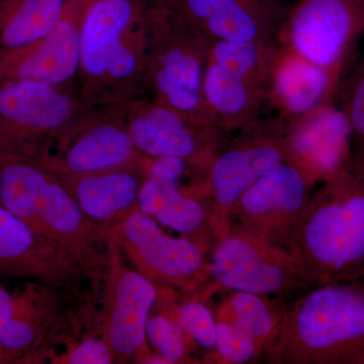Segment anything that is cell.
I'll list each match as a JSON object with an SVG mask.
<instances>
[{"label": "cell", "instance_id": "cell-14", "mask_svg": "<svg viewBox=\"0 0 364 364\" xmlns=\"http://www.w3.org/2000/svg\"><path fill=\"white\" fill-rule=\"evenodd\" d=\"M39 161L53 171L72 176L97 173L143 161L127 124L112 119L70 124L47 146Z\"/></svg>", "mask_w": 364, "mask_h": 364}, {"label": "cell", "instance_id": "cell-12", "mask_svg": "<svg viewBox=\"0 0 364 364\" xmlns=\"http://www.w3.org/2000/svg\"><path fill=\"white\" fill-rule=\"evenodd\" d=\"M127 128L143 156L181 158L208 173L230 138L222 129L198 123L155 100L133 109Z\"/></svg>", "mask_w": 364, "mask_h": 364}, {"label": "cell", "instance_id": "cell-9", "mask_svg": "<svg viewBox=\"0 0 364 364\" xmlns=\"http://www.w3.org/2000/svg\"><path fill=\"white\" fill-rule=\"evenodd\" d=\"M114 227L121 250L158 287L193 294L212 282L210 257L203 249L188 237L165 233L138 207Z\"/></svg>", "mask_w": 364, "mask_h": 364}, {"label": "cell", "instance_id": "cell-1", "mask_svg": "<svg viewBox=\"0 0 364 364\" xmlns=\"http://www.w3.org/2000/svg\"><path fill=\"white\" fill-rule=\"evenodd\" d=\"M0 205L66 253L85 279L104 282L109 228L91 220L49 167L35 158L0 157Z\"/></svg>", "mask_w": 364, "mask_h": 364}, {"label": "cell", "instance_id": "cell-10", "mask_svg": "<svg viewBox=\"0 0 364 364\" xmlns=\"http://www.w3.org/2000/svg\"><path fill=\"white\" fill-rule=\"evenodd\" d=\"M109 236V267L104 280L100 337L111 349L114 363H150L156 352L148 344L147 330L156 305L158 287L123 262L114 227Z\"/></svg>", "mask_w": 364, "mask_h": 364}, {"label": "cell", "instance_id": "cell-33", "mask_svg": "<svg viewBox=\"0 0 364 364\" xmlns=\"http://www.w3.org/2000/svg\"><path fill=\"white\" fill-rule=\"evenodd\" d=\"M1 363H9V358H7L6 352H4L2 347L0 346V364Z\"/></svg>", "mask_w": 364, "mask_h": 364}, {"label": "cell", "instance_id": "cell-6", "mask_svg": "<svg viewBox=\"0 0 364 364\" xmlns=\"http://www.w3.org/2000/svg\"><path fill=\"white\" fill-rule=\"evenodd\" d=\"M210 267L213 284L226 291L293 299L311 289L293 254L237 222L218 239Z\"/></svg>", "mask_w": 364, "mask_h": 364}, {"label": "cell", "instance_id": "cell-7", "mask_svg": "<svg viewBox=\"0 0 364 364\" xmlns=\"http://www.w3.org/2000/svg\"><path fill=\"white\" fill-rule=\"evenodd\" d=\"M364 33V0H294L277 42L341 83Z\"/></svg>", "mask_w": 364, "mask_h": 364}, {"label": "cell", "instance_id": "cell-30", "mask_svg": "<svg viewBox=\"0 0 364 364\" xmlns=\"http://www.w3.org/2000/svg\"><path fill=\"white\" fill-rule=\"evenodd\" d=\"M62 364H109L114 363L109 347L102 337L86 338L67 352L65 355L55 359Z\"/></svg>", "mask_w": 364, "mask_h": 364}, {"label": "cell", "instance_id": "cell-26", "mask_svg": "<svg viewBox=\"0 0 364 364\" xmlns=\"http://www.w3.org/2000/svg\"><path fill=\"white\" fill-rule=\"evenodd\" d=\"M146 334L148 342L167 364L195 363L189 358L186 337L177 321L176 312H152Z\"/></svg>", "mask_w": 364, "mask_h": 364}, {"label": "cell", "instance_id": "cell-17", "mask_svg": "<svg viewBox=\"0 0 364 364\" xmlns=\"http://www.w3.org/2000/svg\"><path fill=\"white\" fill-rule=\"evenodd\" d=\"M0 275L32 279L55 289L85 279L66 253L0 205Z\"/></svg>", "mask_w": 364, "mask_h": 364}, {"label": "cell", "instance_id": "cell-11", "mask_svg": "<svg viewBox=\"0 0 364 364\" xmlns=\"http://www.w3.org/2000/svg\"><path fill=\"white\" fill-rule=\"evenodd\" d=\"M75 100L60 86L0 81V157L38 159L74 121Z\"/></svg>", "mask_w": 364, "mask_h": 364}, {"label": "cell", "instance_id": "cell-4", "mask_svg": "<svg viewBox=\"0 0 364 364\" xmlns=\"http://www.w3.org/2000/svg\"><path fill=\"white\" fill-rule=\"evenodd\" d=\"M146 26V83L155 100L198 123L220 128L208 112L203 91L212 39L181 11L176 0H147Z\"/></svg>", "mask_w": 364, "mask_h": 364}, {"label": "cell", "instance_id": "cell-27", "mask_svg": "<svg viewBox=\"0 0 364 364\" xmlns=\"http://www.w3.org/2000/svg\"><path fill=\"white\" fill-rule=\"evenodd\" d=\"M176 316L186 338L210 351L214 360L217 343V318L202 299L189 298L176 306Z\"/></svg>", "mask_w": 364, "mask_h": 364}, {"label": "cell", "instance_id": "cell-3", "mask_svg": "<svg viewBox=\"0 0 364 364\" xmlns=\"http://www.w3.org/2000/svg\"><path fill=\"white\" fill-rule=\"evenodd\" d=\"M364 343V279L311 287L287 306L267 364H340Z\"/></svg>", "mask_w": 364, "mask_h": 364}, {"label": "cell", "instance_id": "cell-19", "mask_svg": "<svg viewBox=\"0 0 364 364\" xmlns=\"http://www.w3.org/2000/svg\"><path fill=\"white\" fill-rule=\"evenodd\" d=\"M294 0H176L212 40H277Z\"/></svg>", "mask_w": 364, "mask_h": 364}, {"label": "cell", "instance_id": "cell-29", "mask_svg": "<svg viewBox=\"0 0 364 364\" xmlns=\"http://www.w3.org/2000/svg\"><path fill=\"white\" fill-rule=\"evenodd\" d=\"M215 363L245 364L264 358L252 336L233 324L217 321Z\"/></svg>", "mask_w": 364, "mask_h": 364}, {"label": "cell", "instance_id": "cell-23", "mask_svg": "<svg viewBox=\"0 0 364 364\" xmlns=\"http://www.w3.org/2000/svg\"><path fill=\"white\" fill-rule=\"evenodd\" d=\"M146 160L82 176L51 170L91 220L111 229L138 207L141 188L147 178Z\"/></svg>", "mask_w": 364, "mask_h": 364}, {"label": "cell", "instance_id": "cell-18", "mask_svg": "<svg viewBox=\"0 0 364 364\" xmlns=\"http://www.w3.org/2000/svg\"><path fill=\"white\" fill-rule=\"evenodd\" d=\"M54 289L33 280L14 291L0 284V346L9 363L38 359L58 316Z\"/></svg>", "mask_w": 364, "mask_h": 364}, {"label": "cell", "instance_id": "cell-2", "mask_svg": "<svg viewBox=\"0 0 364 364\" xmlns=\"http://www.w3.org/2000/svg\"><path fill=\"white\" fill-rule=\"evenodd\" d=\"M291 253L310 287L364 279V186L350 171L322 182L311 195Z\"/></svg>", "mask_w": 364, "mask_h": 364}, {"label": "cell", "instance_id": "cell-15", "mask_svg": "<svg viewBox=\"0 0 364 364\" xmlns=\"http://www.w3.org/2000/svg\"><path fill=\"white\" fill-rule=\"evenodd\" d=\"M353 135L336 102L287 124L284 163L296 167L311 186L349 171Z\"/></svg>", "mask_w": 364, "mask_h": 364}, {"label": "cell", "instance_id": "cell-31", "mask_svg": "<svg viewBox=\"0 0 364 364\" xmlns=\"http://www.w3.org/2000/svg\"><path fill=\"white\" fill-rule=\"evenodd\" d=\"M349 171L364 186V143H353Z\"/></svg>", "mask_w": 364, "mask_h": 364}, {"label": "cell", "instance_id": "cell-25", "mask_svg": "<svg viewBox=\"0 0 364 364\" xmlns=\"http://www.w3.org/2000/svg\"><path fill=\"white\" fill-rule=\"evenodd\" d=\"M215 313L217 321L233 324L252 336L267 353L284 322L291 299L228 291ZM265 355V354H264Z\"/></svg>", "mask_w": 364, "mask_h": 364}, {"label": "cell", "instance_id": "cell-13", "mask_svg": "<svg viewBox=\"0 0 364 364\" xmlns=\"http://www.w3.org/2000/svg\"><path fill=\"white\" fill-rule=\"evenodd\" d=\"M313 188L296 167L282 163L242 196L232 222L291 253L294 231Z\"/></svg>", "mask_w": 364, "mask_h": 364}, {"label": "cell", "instance_id": "cell-20", "mask_svg": "<svg viewBox=\"0 0 364 364\" xmlns=\"http://www.w3.org/2000/svg\"><path fill=\"white\" fill-rule=\"evenodd\" d=\"M340 82L327 71L279 43L273 58L265 104L286 124L336 102Z\"/></svg>", "mask_w": 364, "mask_h": 364}, {"label": "cell", "instance_id": "cell-21", "mask_svg": "<svg viewBox=\"0 0 364 364\" xmlns=\"http://www.w3.org/2000/svg\"><path fill=\"white\" fill-rule=\"evenodd\" d=\"M138 208L160 224L188 237L210 257L218 236L208 181L184 186L146 178Z\"/></svg>", "mask_w": 364, "mask_h": 364}, {"label": "cell", "instance_id": "cell-24", "mask_svg": "<svg viewBox=\"0 0 364 364\" xmlns=\"http://www.w3.org/2000/svg\"><path fill=\"white\" fill-rule=\"evenodd\" d=\"M67 0H0V55L20 51L54 30Z\"/></svg>", "mask_w": 364, "mask_h": 364}, {"label": "cell", "instance_id": "cell-8", "mask_svg": "<svg viewBox=\"0 0 364 364\" xmlns=\"http://www.w3.org/2000/svg\"><path fill=\"white\" fill-rule=\"evenodd\" d=\"M287 124L279 116L263 117L235 132L208 170L218 239L232 222L237 203L270 170L284 162Z\"/></svg>", "mask_w": 364, "mask_h": 364}, {"label": "cell", "instance_id": "cell-16", "mask_svg": "<svg viewBox=\"0 0 364 364\" xmlns=\"http://www.w3.org/2000/svg\"><path fill=\"white\" fill-rule=\"evenodd\" d=\"M95 0H67L49 35L20 51L0 55V81L28 80L60 86L80 72V26Z\"/></svg>", "mask_w": 364, "mask_h": 364}, {"label": "cell", "instance_id": "cell-5", "mask_svg": "<svg viewBox=\"0 0 364 364\" xmlns=\"http://www.w3.org/2000/svg\"><path fill=\"white\" fill-rule=\"evenodd\" d=\"M277 40H212L203 77V98L213 119L231 135L259 119Z\"/></svg>", "mask_w": 364, "mask_h": 364}, {"label": "cell", "instance_id": "cell-32", "mask_svg": "<svg viewBox=\"0 0 364 364\" xmlns=\"http://www.w3.org/2000/svg\"><path fill=\"white\" fill-rule=\"evenodd\" d=\"M340 364H364V343L345 356Z\"/></svg>", "mask_w": 364, "mask_h": 364}, {"label": "cell", "instance_id": "cell-22", "mask_svg": "<svg viewBox=\"0 0 364 364\" xmlns=\"http://www.w3.org/2000/svg\"><path fill=\"white\" fill-rule=\"evenodd\" d=\"M146 0H95L80 26V72L86 82L102 85L112 57L143 20Z\"/></svg>", "mask_w": 364, "mask_h": 364}, {"label": "cell", "instance_id": "cell-28", "mask_svg": "<svg viewBox=\"0 0 364 364\" xmlns=\"http://www.w3.org/2000/svg\"><path fill=\"white\" fill-rule=\"evenodd\" d=\"M336 102L350 124L353 143H364V55L342 78Z\"/></svg>", "mask_w": 364, "mask_h": 364}]
</instances>
